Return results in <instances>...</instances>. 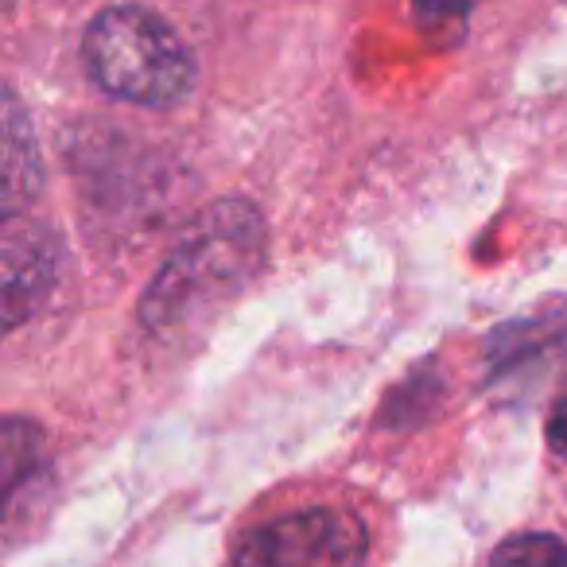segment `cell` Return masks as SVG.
I'll return each instance as SVG.
<instances>
[{
	"mask_svg": "<svg viewBox=\"0 0 567 567\" xmlns=\"http://www.w3.org/2000/svg\"><path fill=\"white\" fill-rule=\"evenodd\" d=\"M265 214L249 198H218L183 237L141 296V323L156 339L203 334L241 300L265 268Z\"/></svg>",
	"mask_w": 567,
	"mask_h": 567,
	"instance_id": "6da1fadb",
	"label": "cell"
},
{
	"mask_svg": "<svg viewBox=\"0 0 567 567\" xmlns=\"http://www.w3.org/2000/svg\"><path fill=\"white\" fill-rule=\"evenodd\" d=\"M82 59L105 94L144 110H175L195 94L198 82L195 55L183 35L144 4L97 12L82 35Z\"/></svg>",
	"mask_w": 567,
	"mask_h": 567,
	"instance_id": "7a4b0ae2",
	"label": "cell"
},
{
	"mask_svg": "<svg viewBox=\"0 0 567 567\" xmlns=\"http://www.w3.org/2000/svg\"><path fill=\"white\" fill-rule=\"evenodd\" d=\"M370 533L347 509L311 505L257 528L237 551V567H365Z\"/></svg>",
	"mask_w": 567,
	"mask_h": 567,
	"instance_id": "3957f363",
	"label": "cell"
},
{
	"mask_svg": "<svg viewBox=\"0 0 567 567\" xmlns=\"http://www.w3.org/2000/svg\"><path fill=\"white\" fill-rule=\"evenodd\" d=\"M63 272V245L43 221L9 214L0 226V316L4 331L32 323L55 296Z\"/></svg>",
	"mask_w": 567,
	"mask_h": 567,
	"instance_id": "277c9868",
	"label": "cell"
},
{
	"mask_svg": "<svg viewBox=\"0 0 567 567\" xmlns=\"http://www.w3.org/2000/svg\"><path fill=\"white\" fill-rule=\"evenodd\" d=\"M43 190V156L17 90L4 94V218L24 214Z\"/></svg>",
	"mask_w": 567,
	"mask_h": 567,
	"instance_id": "5b68a950",
	"label": "cell"
},
{
	"mask_svg": "<svg viewBox=\"0 0 567 567\" xmlns=\"http://www.w3.org/2000/svg\"><path fill=\"white\" fill-rule=\"evenodd\" d=\"M43 466V432L28 420L12 416L0 427V494L4 505L17 502L20 486L32 482Z\"/></svg>",
	"mask_w": 567,
	"mask_h": 567,
	"instance_id": "8992f818",
	"label": "cell"
},
{
	"mask_svg": "<svg viewBox=\"0 0 567 567\" xmlns=\"http://www.w3.org/2000/svg\"><path fill=\"white\" fill-rule=\"evenodd\" d=\"M440 393H443L440 370H435V373H412V378L404 381V385L396 389L393 396H389L381 424H385V427H412V424H420V420H424L427 412L440 404Z\"/></svg>",
	"mask_w": 567,
	"mask_h": 567,
	"instance_id": "52a82bcc",
	"label": "cell"
},
{
	"mask_svg": "<svg viewBox=\"0 0 567 567\" xmlns=\"http://www.w3.org/2000/svg\"><path fill=\"white\" fill-rule=\"evenodd\" d=\"M489 567H567V544L551 533H520L494 551Z\"/></svg>",
	"mask_w": 567,
	"mask_h": 567,
	"instance_id": "ba28073f",
	"label": "cell"
},
{
	"mask_svg": "<svg viewBox=\"0 0 567 567\" xmlns=\"http://www.w3.org/2000/svg\"><path fill=\"white\" fill-rule=\"evenodd\" d=\"M478 0H412L416 24L424 32H447V28H463L471 20Z\"/></svg>",
	"mask_w": 567,
	"mask_h": 567,
	"instance_id": "9c48e42d",
	"label": "cell"
},
{
	"mask_svg": "<svg viewBox=\"0 0 567 567\" xmlns=\"http://www.w3.org/2000/svg\"><path fill=\"white\" fill-rule=\"evenodd\" d=\"M548 447L556 458H567V385L556 393L548 412Z\"/></svg>",
	"mask_w": 567,
	"mask_h": 567,
	"instance_id": "30bf717a",
	"label": "cell"
}]
</instances>
